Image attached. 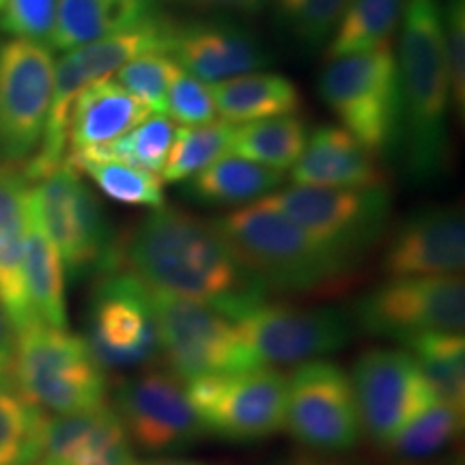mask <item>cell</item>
<instances>
[{
    "instance_id": "cell-1",
    "label": "cell",
    "mask_w": 465,
    "mask_h": 465,
    "mask_svg": "<svg viewBox=\"0 0 465 465\" xmlns=\"http://www.w3.org/2000/svg\"><path fill=\"white\" fill-rule=\"evenodd\" d=\"M121 259L147 287L212 308L231 322L267 295L216 224L179 207L147 213L121 240Z\"/></svg>"
},
{
    "instance_id": "cell-2",
    "label": "cell",
    "mask_w": 465,
    "mask_h": 465,
    "mask_svg": "<svg viewBox=\"0 0 465 465\" xmlns=\"http://www.w3.org/2000/svg\"><path fill=\"white\" fill-rule=\"evenodd\" d=\"M399 39L401 134L416 182L438 177L449 160L450 84L444 58L441 0H405Z\"/></svg>"
},
{
    "instance_id": "cell-3",
    "label": "cell",
    "mask_w": 465,
    "mask_h": 465,
    "mask_svg": "<svg viewBox=\"0 0 465 465\" xmlns=\"http://www.w3.org/2000/svg\"><path fill=\"white\" fill-rule=\"evenodd\" d=\"M213 224L267 293H328L351 282V259L323 246L265 199L235 209Z\"/></svg>"
},
{
    "instance_id": "cell-4",
    "label": "cell",
    "mask_w": 465,
    "mask_h": 465,
    "mask_svg": "<svg viewBox=\"0 0 465 465\" xmlns=\"http://www.w3.org/2000/svg\"><path fill=\"white\" fill-rule=\"evenodd\" d=\"M28 213L54 243L72 278H102L124 267L121 240L100 199L67 162L33 183Z\"/></svg>"
},
{
    "instance_id": "cell-5",
    "label": "cell",
    "mask_w": 465,
    "mask_h": 465,
    "mask_svg": "<svg viewBox=\"0 0 465 465\" xmlns=\"http://www.w3.org/2000/svg\"><path fill=\"white\" fill-rule=\"evenodd\" d=\"M11 380L45 414L67 416L106 403V371L83 336L67 328L31 323L15 334Z\"/></svg>"
},
{
    "instance_id": "cell-6",
    "label": "cell",
    "mask_w": 465,
    "mask_h": 465,
    "mask_svg": "<svg viewBox=\"0 0 465 465\" xmlns=\"http://www.w3.org/2000/svg\"><path fill=\"white\" fill-rule=\"evenodd\" d=\"M317 91L342 130L375 155L401 136V89L397 54L391 44L375 50L328 58Z\"/></svg>"
},
{
    "instance_id": "cell-7",
    "label": "cell",
    "mask_w": 465,
    "mask_h": 465,
    "mask_svg": "<svg viewBox=\"0 0 465 465\" xmlns=\"http://www.w3.org/2000/svg\"><path fill=\"white\" fill-rule=\"evenodd\" d=\"M188 399L207 435L259 441L284 429L287 375L274 366L231 371L185 383Z\"/></svg>"
},
{
    "instance_id": "cell-8",
    "label": "cell",
    "mask_w": 465,
    "mask_h": 465,
    "mask_svg": "<svg viewBox=\"0 0 465 465\" xmlns=\"http://www.w3.org/2000/svg\"><path fill=\"white\" fill-rule=\"evenodd\" d=\"M151 289V287H149ZM160 356L183 383L257 366L235 322L196 302L151 289Z\"/></svg>"
},
{
    "instance_id": "cell-9",
    "label": "cell",
    "mask_w": 465,
    "mask_h": 465,
    "mask_svg": "<svg viewBox=\"0 0 465 465\" xmlns=\"http://www.w3.org/2000/svg\"><path fill=\"white\" fill-rule=\"evenodd\" d=\"M84 342L104 371L143 369L162 358L151 289L125 267L97 282Z\"/></svg>"
},
{
    "instance_id": "cell-10",
    "label": "cell",
    "mask_w": 465,
    "mask_h": 465,
    "mask_svg": "<svg viewBox=\"0 0 465 465\" xmlns=\"http://www.w3.org/2000/svg\"><path fill=\"white\" fill-rule=\"evenodd\" d=\"M265 201L323 246L351 261L380 240L391 216L388 185L353 190L293 183L272 192Z\"/></svg>"
},
{
    "instance_id": "cell-11",
    "label": "cell",
    "mask_w": 465,
    "mask_h": 465,
    "mask_svg": "<svg viewBox=\"0 0 465 465\" xmlns=\"http://www.w3.org/2000/svg\"><path fill=\"white\" fill-rule=\"evenodd\" d=\"M353 322L401 345L422 334H463V276L391 278L358 302Z\"/></svg>"
},
{
    "instance_id": "cell-12",
    "label": "cell",
    "mask_w": 465,
    "mask_h": 465,
    "mask_svg": "<svg viewBox=\"0 0 465 465\" xmlns=\"http://www.w3.org/2000/svg\"><path fill=\"white\" fill-rule=\"evenodd\" d=\"M257 366L304 364L339 351L351 341L353 315L332 306L261 302L235 322Z\"/></svg>"
},
{
    "instance_id": "cell-13",
    "label": "cell",
    "mask_w": 465,
    "mask_h": 465,
    "mask_svg": "<svg viewBox=\"0 0 465 465\" xmlns=\"http://www.w3.org/2000/svg\"><path fill=\"white\" fill-rule=\"evenodd\" d=\"M54 89L48 45L11 39L0 45V164L25 166L42 144Z\"/></svg>"
},
{
    "instance_id": "cell-14",
    "label": "cell",
    "mask_w": 465,
    "mask_h": 465,
    "mask_svg": "<svg viewBox=\"0 0 465 465\" xmlns=\"http://www.w3.org/2000/svg\"><path fill=\"white\" fill-rule=\"evenodd\" d=\"M284 427L306 449L345 452L362 438L351 380L325 360L304 362L287 377Z\"/></svg>"
},
{
    "instance_id": "cell-15",
    "label": "cell",
    "mask_w": 465,
    "mask_h": 465,
    "mask_svg": "<svg viewBox=\"0 0 465 465\" xmlns=\"http://www.w3.org/2000/svg\"><path fill=\"white\" fill-rule=\"evenodd\" d=\"M114 411L132 444L147 452L185 450L207 435L188 388L168 369H147L116 383Z\"/></svg>"
},
{
    "instance_id": "cell-16",
    "label": "cell",
    "mask_w": 465,
    "mask_h": 465,
    "mask_svg": "<svg viewBox=\"0 0 465 465\" xmlns=\"http://www.w3.org/2000/svg\"><path fill=\"white\" fill-rule=\"evenodd\" d=\"M362 433L388 449L410 420L433 403L435 392L403 349H369L351 371Z\"/></svg>"
},
{
    "instance_id": "cell-17",
    "label": "cell",
    "mask_w": 465,
    "mask_h": 465,
    "mask_svg": "<svg viewBox=\"0 0 465 465\" xmlns=\"http://www.w3.org/2000/svg\"><path fill=\"white\" fill-rule=\"evenodd\" d=\"M465 265V220L457 207H433L407 218L383 257L391 278L461 276Z\"/></svg>"
},
{
    "instance_id": "cell-18",
    "label": "cell",
    "mask_w": 465,
    "mask_h": 465,
    "mask_svg": "<svg viewBox=\"0 0 465 465\" xmlns=\"http://www.w3.org/2000/svg\"><path fill=\"white\" fill-rule=\"evenodd\" d=\"M168 56L205 84L261 72L272 63L252 33L226 22H173Z\"/></svg>"
},
{
    "instance_id": "cell-19",
    "label": "cell",
    "mask_w": 465,
    "mask_h": 465,
    "mask_svg": "<svg viewBox=\"0 0 465 465\" xmlns=\"http://www.w3.org/2000/svg\"><path fill=\"white\" fill-rule=\"evenodd\" d=\"M39 463L134 465L132 441L108 403L78 414L48 416Z\"/></svg>"
},
{
    "instance_id": "cell-20",
    "label": "cell",
    "mask_w": 465,
    "mask_h": 465,
    "mask_svg": "<svg viewBox=\"0 0 465 465\" xmlns=\"http://www.w3.org/2000/svg\"><path fill=\"white\" fill-rule=\"evenodd\" d=\"M291 182L315 188H381L386 185L377 155L339 125H322L306 138L291 166Z\"/></svg>"
},
{
    "instance_id": "cell-21",
    "label": "cell",
    "mask_w": 465,
    "mask_h": 465,
    "mask_svg": "<svg viewBox=\"0 0 465 465\" xmlns=\"http://www.w3.org/2000/svg\"><path fill=\"white\" fill-rule=\"evenodd\" d=\"M28 182L22 166L0 164V302L15 334L37 323L25 284Z\"/></svg>"
},
{
    "instance_id": "cell-22",
    "label": "cell",
    "mask_w": 465,
    "mask_h": 465,
    "mask_svg": "<svg viewBox=\"0 0 465 465\" xmlns=\"http://www.w3.org/2000/svg\"><path fill=\"white\" fill-rule=\"evenodd\" d=\"M149 116L151 110L114 78L91 83L75 97L69 116L67 155L104 147L125 136Z\"/></svg>"
},
{
    "instance_id": "cell-23",
    "label": "cell",
    "mask_w": 465,
    "mask_h": 465,
    "mask_svg": "<svg viewBox=\"0 0 465 465\" xmlns=\"http://www.w3.org/2000/svg\"><path fill=\"white\" fill-rule=\"evenodd\" d=\"M158 11L153 0H56L50 50L69 52L141 26Z\"/></svg>"
},
{
    "instance_id": "cell-24",
    "label": "cell",
    "mask_w": 465,
    "mask_h": 465,
    "mask_svg": "<svg viewBox=\"0 0 465 465\" xmlns=\"http://www.w3.org/2000/svg\"><path fill=\"white\" fill-rule=\"evenodd\" d=\"M216 113L231 125H246L272 116L295 114L302 97L293 80L281 74L254 72L209 84Z\"/></svg>"
},
{
    "instance_id": "cell-25",
    "label": "cell",
    "mask_w": 465,
    "mask_h": 465,
    "mask_svg": "<svg viewBox=\"0 0 465 465\" xmlns=\"http://www.w3.org/2000/svg\"><path fill=\"white\" fill-rule=\"evenodd\" d=\"M284 173L226 153L185 182L183 194L203 205H250L276 192Z\"/></svg>"
},
{
    "instance_id": "cell-26",
    "label": "cell",
    "mask_w": 465,
    "mask_h": 465,
    "mask_svg": "<svg viewBox=\"0 0 465 465\" xmlns=\"http://www.w3.org/2000/svg\"><path fill=\"white\" fill-rule=\"evenodd\" d=\"M25 284L37 322L52 328H67L65 265L31 213L25 242Z\"/></svg>"
},
{
    "instance_id": "cell-27",
    "label": "cell",
    "mask_w": 465,
    "mask_h": 465,
    "mask_svg": "<svg viewBox=\"0 0 465 465\" xmlns=\"http://www.w3.org/2000/svg\"><path fill=\"white\" fill-rule=\"evenodd\" d=\"M48 414L17 391L11 375H0V465H37Z\"/></svg>"
},
{
    "instance_id": "cell-28",
    "label": "cell",
    "mask_w": 465,
    "mask_h": 465,
    "mask_svg": "<svg viewBox=\"0 0 465 465\" xmlns=\"http://www.w3.org/2000/svg\"><path fill=\"white\" fill-rule=\"evenodd\" d=\"M308 132L298 114L272 116L237 125L231 153L274 171H289L304 151Z\"/></svg>"
},
{
    "instance_id": "cell-29",
    "label": "cell",
    "mask_w": 465,
    "mask_h": 465,
    "mask_svg": "<svg viewBox=\"0 0 465 465\" xmlns=\"http://www.w3.org/2000/svg\"><path fill=\"white\" fill-rule=\"evenodd\" d=\"M403 9L405 0H351L325 45V61L391 44Z\"/></svg>"
},
{
    "instance_id": "cell-30",
    "label": "cell",
    "mask_w": 465,
    "mask_h": 465,
    "mask_svg": "<svg viewBox=\"0 0 465 465\" xmlns=\"http://www.w3.org/2000/svg\"><path fill=\"white\" fill-rule=\"evenodd\" d=\"M435 397L463 410L465 405V341L463 334H422L405 345Z\"/></svg>"
},
{
    "instance_id": "cell-31",
    "label": "cell",
    "mask_w": 465,
    "mask_h": 465,
    "mask_svg": "<svg viewBox=\"0 0 465 465\" xmlns=\"http://www.w3.org/2000/svg\"><path fill=\"white\" fill-rule=\"evenodd\" d=\"M65 162L78 173H84L110 201L119 205L151 209L164 205V179L158 173L116 160L72 158Z\"/></svg>"
},
{
    "instance_id": "cell-32",
    "label": "cell",
    "mask_w": 465,
    "mask_h": 465,
    "mask_svg": "<svg viewBox=\"0 0 465 465\" xmlns=\"http://www.w3.org/2000/svg\"><path fill=\"white\" fill-rule=\"evenodd\" d=\"M235 127L223 119L205 125L179 127L160 171L162 179L168 183H185L212 162L231 153Z\"/></svg>"
},
{
    "instance_id": "cell-33",
    "label": "cell",
    "mask_w": 465,
    "mask_h": 465,
    "mask_svg": "<svg viewBox=\"0 0 465 465\" xmlns=\"http://www.w3.org/2000/svg\"><path fill=\"white\" fill-rule=\"evenodd\" d=\"M174 132L177 127L166 114H155L144 119L141 125L134 127L125 136L104 144V147L80 151V153L67 155L72 158H100V160H116L125 164L147 168V171L160 173L164 166L168 151H171Z\"/></svg>"
},
{
    "instance_id": "cell-34",
    "label": "cell",
    "mask_w": 465,
    "mask_h": 465,
    "mask_svg": "<svg viewBox=\"0 0 465 465\" xmlns=\"http://www.w3.org/2000/svg\"><path fill=\"white\" fill-rule=\"evenodd\" d=\"M463 429V410L435 399L403 427L386 450L403 459H429L457 440Z\"/></svg>"
},
{
    "instance_id": "cell-35",
    "label": "cell",
    "mask_w": 465,
    "mask_h": 465,
    "mask_svg": "<svg viewBox=\"0 0 465 465\" xmlns=\"http://www.w3.org/2000/svg\"><path fill=\"white\" fill-rule=\"evenodd\" d=\"M349 3L351 0H274L282 31L306 48L330 42Z\"/></svg>"
},
{
    "instance_id": "cell-36",
    "label": "cell",
    "mask_w": 465,
    "mask_h": 465,
    "mask_svg": "<svg viewBox=\"0 0 465 465\" xmlns=\"http://www.w3.org/2000/svg\"><path fill=\"white\" fill-rule=\"evenodd\" d=\"M177 63L164 52H151L127 63L114 74V80L136 100H141L151 113L164 114L166 93Z\"/></svg>"
},
{
    "instance_id": "cell-37",
    "label": "cell",
    "mask_w": 465,
    "mask_h": 465,
    "mask_svg": "<svg viewBox=\"0 0 465 465\" xmlns=\"http://www.w3.org/2000/svg\"><path fill=\"white\" fill-rule=\"evenodd\" d=\"M164 114L179 125H205L216 121V104L209 84L177 65L166 93Z\"/></svg>"
},
{
    "instance_id": "cell-38",
    "label": "cell",
    "mask_w": 465,
    "mask_h": 465,
    "mask_svg": "<svg viewBox=\"0 0 465 465\" xmlns=\"http://www.w3.org/2000/svg\"><path fill=\"white\" fill-rule=\"evenodd\" d=\"M444 58L450 84V108L459 124L465 119V0L441 5Z\"/></svg>"
},
{
    "instance_id": "cell-39",
    "label": "cell",
    "mask_w": 465,
    "mask_h": 465,
    "mask_svg": "<svg viewBox=\"0 0 465 465\" xmlns=\"http://www.w3.org/2000/svg\"><path fill=\"white\" fill-rule=\"evenodd\" d=\"M56 0H5L0 28L15 39L44 44L50 48Z\"/></svg>"
},
{
    "instance_id": "cell-40",
    "label": "cell",
    "mask_w": 465,
    "mask_h": 465,
    "mask_svg": "<svg viewBox=\"0 0 465 465\" xmlns=\"http://www.w3.org/2000/svg\"><path fill=\"white\" fill-rule=\"evenodd\" d=\"M174 3L196 11H205V14L254 15L261 14L272 0H174Z\"/></svg>"
},
{
    "instance_id": "cell-41",
    "label": "cell",
    "mask_w": 465,
    "mask_h": 465,
    "mask_svg": "<svg viewBox=\"0 0 465 465\" xmlns=\"http://www.w3.org/2000/svg\"><path fill=\"white\" fill-rule=\"evenodd\" d=\"M14 351H15V330L9 322L3 302H0V375H9L11 362H14Z\"/></svg>"
},
{
    "instance_id": "cell-42",
    "label": "cell",
    "mask_w": 465,
    "mask_h": 465,
    "mask_svg": "<svg viewBox=\"0 0 465 465\" xmlns=\"http://www.w3.org/2000/svg\"><path fill=\"white\" fill-rule=\"evenodd\" d=\"M134 465H205V463H192V461H174V459H158V461H141Z\"/></svg>"
},
{
    "instance_id": "cell-43",
    "label": "cell",
    "mask_w": 465,
    "mask_h": 465,
    "mask_svg": "<svg viewBox=\"0 0 465 465\" xmlns=\"http://www.w3.org/2000/svg\"><path fill=\"white\" fill-rule=\"evenodd\" d=\"M291 465H341V463L322 461V459H312V457H302V459H298V461L291 463Z\"/></svg>"
},
{
    "instance_id": "cell-44",
    "label": "cell",
    "mask_w": 465,
    "mask_h": 465,
    "mask_svg": "<svg viewBox=\"0 0 465 465\" xmlns=\"http://www.w3.org/2000/svg\"><path fill=\"white\" fill-rule=\"evenodd\" d=\"M3 3H5V0H0V9H3Z\"/></svg>"
},
{
    "instance_id": "cell-45",
    "label": "cell",
    "mask_w": 465,
    "mask_h": 465,
    "mask_svg": "<svg viewBox=\"0 0 465 465\" xmlns=\"http://www.w3.org/2000/svg\"><path fill=\"white\" fill-rule=\"evenodd\" d=\"M37 465H44V463H37Z\"/></svg>"
}]
</instances>
